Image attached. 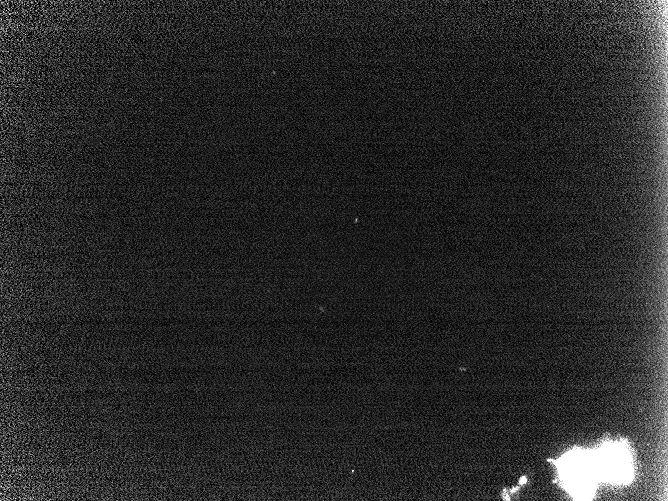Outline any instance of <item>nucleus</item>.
<instances>
[{"mask_svg": "<svg viewBox=\"0 0 668 501\" xmlns=\"http://www.w3.org/2000/svg\"><path fill=\"white\" fill-rule=\"evenodd\" d=\"M563 482L576 497H589L598 480L599 471L594 453L576 450L561 458L559 463Z\"/></svg>", "mask_w": 668, "mask_h": 501, "instance_id": "f257e3e1", "label": "nucleus"}, {"mask_svg": "<svg viewBox=\"0 0 668 501\" xmlns=\"http://www.w3.org/2000/svg\"><path fill=\"white\" fill-rule=\"evenodd\" d=\"M594 456L600 477L614 483H623L630 479V455L622 444L604 445Z\"/></svg>", "mask_w": 668, "mask_h": 501, "instance_id": "f03ea898", "label": "nucleus"}]
</instances>
